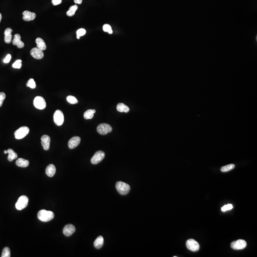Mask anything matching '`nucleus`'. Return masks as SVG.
Here are the masks:
<instances>
[{
	"label": "nucleus",
	"mask_w": 257,
	"mask_h": 257,
	"mask_svg": "<svg viewBox=\"0 0 257 257\" xmlns=\"http://www.w3.org/2000/svg\"><path fill=\"white\" fill-rule=\"evenodd\" d=\"M36 42L37 44V47L38 49H40L41 50L45 51L46 49V45L45 43V41L41 38H37L36 40Z\"/></svg>",
	"instance_id": "6ab92c4d"
},
{
	"label": "nucleus",
	"mask_w": 257,
	"mask_h": 257,
	"mask_svg": "<svg viewBox=\"0 0 257 257\" xmlns=\"http://www.w3.org/2000/svg\"><path fill=\"white\" fill-rule=\"evenodd\" d=\"M67 101L69 104H77L78 103V101L77 100V99L73 96H68L67 97Z\"/></svg>",
	"instance_id": "cd10ccee"
},
{
	"label": "nucleus",
	"mask_w": 257,
	"mask_h": 257,
	"mask_svg": "<svg viewBox=\"0 0 257 257\" xmlns=\"http://www.w3.org/2000/svg\"><path fill=\"white\" fill-rule=\"evenodd\" d=\"M7 153L9 154L8 156V159L9 162H12L14 159H16L18 157V155L11 149H9L7 150Z\"/></svg>",
	"instance_id": "5701e85b"
},
{
	"label": "nucleus",
	"mask_w": 257,
	"mask_h": 257,
	"mask_svg": "<svg viewBox=\"0 0 257 257\" xmlns=\"http://www.w3.org/2000/svg\"><path fill=\"white\" fill-rule=\"evenodd\" d=\"M23 20L26 22L34 20L36 18V14L34 13H32L31 11H25L23 13Z\"/></svg>",
	"instance_id": "2eb2a0df"
},
{
	"label": "nucleus",
	"mask_w": 257,
	"mask_h": 257,
	"mask_svg": "<svg viewBox=\"0 0 257 257\" xmlns=\"http://www.w3.org/2000/svg\"><path fill=\"white\" fill-rule=\"evenodd\" d=\"M56 168L54 165L51 164L48 165L46 169V174L48 176L52 177L56 173Z\"/></svg>",
	"instance_id": "a211bd4d"
},
{
	"label": "nucleus",
	"mask_w": 257,
	"mask_h": 257,
	"mask_svg": "<svg viewBox=\"0 0 257 257\" xmlns=\"http://www.w3.org/2000/svg\"><path fill=\"white\" fill-rule=\"evenodd\" d=\"M22 60H18L15 61V63L13 64V67L14 68L20 69L22 67Z\"/></svg>",
	"instance_id": "2f4dec72"
},
{
	"label": "nucleus",
	"mask_w": 257,
	"mask_h": 257,
	"mask_svg": "<svg viewBox=\"0 0 257 257\" xmlns=\"http://www.w3.org/2000/svg\"><path fill=\"white\" fill-rule=\"evenodd\" d=\"M75 4L81 5L82 3V0H74Z\"/></svg>",
	"instance_id": "e433bc0d"
},
{
	"label": "nucleus",
	"mask_w": 257,
	"mask_h": 257,
	"mask_svg": "<svg viewBox=\"0 0 257 257\" xmlns=\"http://www.w3.org/2000/svg\"><path fill=\"white\" fill-rule=\"evenodd\" d=\"M26 86L30 87L31 89H35L36 88V83L33 79H31L28 81L26 83Z\"/></svg>",
	"instance_id": "c85d7f7f"
},
{
	"label": "nucleus",
	"mask_w": 257,
	"mask_h": 257,
	"mask_svg": "<svg viewBox=\"0 0 257 257\" xmlns=\"http://www.w3.org/2000/svg\"><path fill=\"white\" fill-rule=\"evenodd\" d=\"M13 30L10 28H8L5 31V42L6 43L9 44L12 41V33Z\"/></svg>",
	"instance_id": "f3484780"
},
{
	"label": "nucleus",
	"mask_w": 257,
	"mask_h": 257,
	"mask_svg": "<svg viewBox=\"0 0 257 257\" xmlns=\"http://www.w3.org/2000/svg\"><path fill=\"white\" fill-rule=\"evenodd\" d=\"M116 188L119 193L123 195L127 194L131 190L129 185L122 181H118L116 183Z\"/></svg>",
	"instance_id": "f03ea898"
},
{
	"label": "nucleus",
	"mask_w": 257,
	"mask_h": 257,
	"mask_svg": "<svg viewBox=\"0 0 257 257\" xmlns=\"http://www.w3.org/2000/svg\"><path fill=\"white\" fill-rule=\"evenodd\" d=\"M78 9V6L77 5H74L72 6L69 10L67 11L66 14L67 16L69 17H72L75 14V12Z\"/></svg>",
	"instance_id": "393cba45"
},
{
	"label": "nucleus",
	"mask_w": 257,
	"mask_h": 257,
	"mask_svg": "<svg viewBox=\"0 0 257 257\" xmlns=\"http://www.w3.org/2000/svg\"><path fill=\"white\" fill-rule=\"evenodd\" d=\"M75 230L76 229L74 226L72 224H68L64 227L63 233L66 236H71L75 232Z\"/></svg>",
	"instance_id": "ddd939ff"
},
{
	"label": "nucleus",
	"mask_w": 257,
	"mask_h": 257,
	"mask_svg": "<svg viewBox=\"0 0 257 257\" xmlns=\"http://www.w3.org/2000/svg\"><path fill=\"white\" fill-rule=\"evenodd\" d=\"M16 164L17 166L20 167H27L29 165V160L19 158L16 160Z\"/></svg>",
	"instance_id": "412c9836"
},
{
	"label": "nucleus",
	"mask_w": 257,
	"mask_h": 257,
	"mask_svg": "<svg viewBox=\"0 0 257 257\" xmlns=\"http://www.w3.org/2000/svg\"><path fill=\"white\" fill-rule=\"evenodd\" d=\"M4 153H5V154L7 153V150H4Z\"/></svg>",
	"instance_id": "58836bf2"
},
{
	"label": "nucleus",
	"mask_w": 257,
	"mask_h": 257,
	"mask_svg": "<svg viewBox=\"0 0 257 257\" xmlns=\"http://www.w3.org/2000/svg\"><path fill=\"white\" fill-rule=\"evenodd\" d=\"M2 19V15L0 13V23L1 22Z\"/></svg>",
	"instance_id": "4c0bfd02"
},
{
	"label": "nucleus",
	"mask_w": 257,
	"mask_h": 257,
	"mask_svg": "<svg viewBox=\"0 0 257 257\" xmlns=\"http://www.w3.org/2000/svg\"><path fill=\"white\" fill-rule=\"evenodd\" d=\"M13 44L16 45L18 48H22L24 46V43L21 41V37L19 34H16L14 36L13 40Z\"/></svg>",
	"instance_id": "dca6fc26"
},
{
	"label": "nucleus",
	"mask_w": 257,
	"mask_h": 257,
	"mask_svg": "<svg viewBox=\"0 0 257 257\" xmlns=\"http://www.w3.org/2000/svg\"><path fill=\"white\" fill-rule=\"evenodd\" d=\"M11 59V55L10 54H8L6 57L5 58V59L4 60V62L5 63H9Z\"/></svg>",
	"instance_id": "f704fd0d"
},
{
	"label": "nucleus",
	"mask_w": 257,
	"mask_h": 257,
	"mask_svg": "<svg viewBox=\"0 0 257 257\" xmlns=\"http://www.w3.org/2000/svg\"><path fill=\"white\" fill-rule=\"evenodd\" d=\"M6 98V94L4 92H0V107H1L3 104V102Z\"/></svg>",
	"instance_id": "72a5a7b5"
},
{
	"label": "nucleus",
	"mask_w": 257,
	"mask_h": 257,
	"mask_svg": "<svg viewBox=\"0 0 257 257\" xmlns=\"http://www.w3.org/2000/svg\"><path fill=\"white\" fill-rule=\"evenodd\" d=\"M187 248L192 252H197L200 249V245L194 239H189L186 241Z\"/></svg>",
	"instance_id": "1a4fd4ad"
},
{
	"label": "nucleus",
	"mask_w": 257,
	"mask_h": 257,
	"mask_svg": "<svg viewBox=\"0 0 257 257\" xmlns=\"http://www.w3.org/2000/svg\"><path fill=\"white\" fill-rule=\"evenodd\" d=\"M30 54L32 56L36 59H42L44 57L43 51L38 49L37 47L33 48L30 51Z\"/></svg>",
	"instance_id": "9b49d317"
},
{
	"label": "nucleus",
	"mask_w": 257,
	"mask_h": 257,
	"mask_svg": "<svg viewBox=\"0 0 257 257\" xmlns=\"http://www.w3.org/2000/svg\"><path fill=\"white\" fill-rule=\"evenodd\" d=\"M30 132V129L28 127H21L14 132L15 138L18 140L23 139Z\"/></svg>",
	"instance_id": "20e7f679"
},
{
	"label": "nucleus",
	"mask_w": 257,
	"mask_h": 257,
	"mask_svg": "<svg viewBox=\"0 0 257 257\" xmlns=\"http://www.w3.org/2000/svg\"><path fill=\"white\" fill-rule=\"evenodd\" d=\"M103 30H104V32H108V33H110V34L113 33V32L112 27L109 24H104L103 26Z\"/></svg>",
	"instance_id": "7c9ffc66"
},
{
	"label": "nucleus",
	"mask_w": 257,
	"mask_h": 257,
	"mask_svg": "<svg viewBox=\"0 0 257 257\" xmlns=\"http://www.w3.org/2000/svg\"><path fill=\"white\" fill-rule=\"evenodd\" d=\"M2 257H10V249L8 247H5L2 250Z\"/></svg>",
	"instance_id": "bb28decb"
},
{
	"label": "nucleus",
	"mask_w": 257,
	"mask_h": 257,
	"mask_svg": "<svg viewBox=\"0 0 257 257\" xmlns=\"http://www.w3.org/2000/svg\"><path fill=\"white\" fill-rule=\"evenodd\" d=\"M105 154L104 151H98L94 154L91 159V163L93 164H97L104 158Z\"/></svg>",
	"instance_id": "6e6552de"
},
{
	"label": "nucleus",
	"mask_w": 257,
	"mask_h": 257,
	"mask_svg": "<svg viewBox=\"0 0 257 257\" xmlns=\"http://www.w3.org/2000/svg\"><path fill=\"white\" fill-rule=\"evenodd\" d=\"M113 128L110 125L106 123H102L98 125L97 127V131L99 134L101 135H106L108 133L111 132Z\"/></svg>",
	"instance_id": "39448f33"
},
{
	"label": "nucleus",
	"mask_w": 257,
	"mask_h": 257,
	"mask_svg": "<svg viewBox=\"0 0 257 257\" xmlns=\"http://www.w3.org/2000/svg\"><path fill=\"white\" fill-rule=\"evenodd\" d=\"M96 113V110L94 109L88 110L84 113V118L85 119H91L93 117L94 114Z\"/></svg>",
	"instance_id": "b1692460"
},
{
	"label": "nucleus",
	"mask_w": 257,
	"mask_h": 257,
	"mask_svg": "<svg viewBox=\"0 0 257 257\" xmlns=\"http://www.w3.org/2000/svg\"><path fill=\"white\" fill-rule=\"evenodd\" d=\"M233 207L232 204H229L228 205H224L223 207L221 208V211L222 212H226V211H228V210H231L233 208Z\"/></svg>",
	"instance_id": "473e14b6"
},
{
	"label": "nucleus",
	"mask_w": 257,
	"mask_h": 257,
	"mask_svg": "<svg viewBox=\"0 0 257 257\" xmlns=\"http://www.w3.org/2000/svg\"><path fill=\"white\" fill-rule=\"evenodd\" d=\"M235 168V165L233 164H230L226 166H223L221 169V171L223 172H229L231 170H232Z\"/></svg>",
	"instance_id": "a878e982"
},
{
	"label": "nucleus",
	"mask_w": 257,
	"mask_h": 257,
	"mask_svg": "<svg viewBox=\"0 0 257 257\" xmlns=\"http://www.w3.org/2000/svg\"><path fill=\"white\" fill-rule=\"evenodd\" d=\"M28 202L29 199L27 196H22L19 198L18 200L15 204V207L18 210L21 211L27 206Z\"/></svg>",
	"instance_id": "7ed1b4c3"
},
{
	"label": "nucleus",
	"mask_w": 257,
	"mask_h": 257,
	"mask_svg": "<svg viewBox=\"0 0 257 257\" xmlns=\"http://www.w3.org/2000/svg\"><path fill=\"white\" fill-rule=\"evenodd\" d=\"M81 142V138L79 137L75 136L71 138L68 142V147L70 149H73L77 147Z\"/></svg>",
	"instance_id": "4468645a"
},
{
	"label": "nucleus",
	"mask_w": 257,
	"mask_h": 257,
	"mask_svg": "<svg viewBox=\"0 0 257 257\" xmlns=\"http://www.w3.org/2000/svg\"><path fill=\"white\" fill-rule=\"evenodd\" d=\"M54 123L58 126H61L64 122V115L63 112L59 110L55 111L54 115Z\"/></svg>",
	"instance_id": "0eeeda50"
},
{
	"label": "nucleus",
	"mask_w": 257,
	"mask_h": 257,
	"mask_svg": "<svg viewBox=\"0 0 257 257\" xmlns=\"http://www.w3.org/2000/svg\"><path fill=\"white\" fill-rule=\"evenodd\" d=\"M33 104L36 108L39 110L44 109L46 106L45 99L41 96H37L34 98Z\"/></svg>",
	"instance_id": "423d86ee"
},
{
	"label": "nucleus",
	"mask_w": 257,
	"mask_h": 257,
	"mask_svg": "<svg viewBox=\"0 0 257 257\" xmlns=\"http://www.w3.org/2000/svg\"><path fill=\"white\" fill-rule=\"evenodd\" d=\"M117 110L121 113H128L130 111V108L122 103H119L117 105Z\"/></svg>",
	"instance_id": "4be33fe9"
},
{
	"label": "nucleus",
	"mask_w": 257,
	"mask_h": 257,
	"mask_svg": "<svg viewBox=\"0 0 257 257\" xmlns=\"http://www.w3.org/2000/svg\"><path fill=\"white\" fill-rule=\"evenodd\" d=\"M104 244V239L103 236H100L96 239L94 242V246L97 249H100L102 248Z\"/></svg>",
	"instance_id": "aec40b11"
},
{
	"label": "nucleus",
	"mask_w": 257,
	"mask_h": 257,
	"mask_svg": "<svg viewBox=\"0 0 257 257\" xmlns=\"http://www.w3.org/2000/svg\"><path fill=\"white\" fill-rule=\"evenodd\" d=\"M50 142L51 138L49 136L45 135L42 137L41 144L45 150H49L50 146Z\"/></svg>",
	"instance_id": "f8f14e48"
},
{
	"label": "nucleus",
	"mask_w": 257,
	"mask_h": 257,
	"mask_svg": "<svg viewBox=\"0 0 257 257\" xmlns=\"http://www.w3.org/2000/svg\"><path fill=\"white\" fill-rule=\"evenodd\" d=\"M62 0H52V5H57L61 4Z\"/></svg>",
	"instance_id": "c9c22d12"
},
{
	"label": "nucleus",
	"mask_w": 257,
	"mask_h": 257,
	"mask_svg": "<svg viewBox=\"0 0 257 257\" xmlns=\"http://www.w3.org/2000/svg\"><path fill=\"white\" fill-rule=\"evenodd\" d=\"M38 218L42 221L48 222L51 221L54 217V214L51 211L42 209L38 213Z\"/></svg>",
	"instance_id": "f257e3e1"
},
{
	"label": "nucleus",
	"mask_w": 257,
	"mask_h": 257,
	"mask_svg": "<svg viewBox=\"0 0 257 257\" xmlns=\"http://www.w3.org/2000/svg\"><path fill=\"white\" fill-rule=\"evenodd\" d=\"M86 33V31L83 28H81L77 30L76 32L77 38L78 39H80V37L84 36Z\"/></svg>",
	"instance_id": "c756f323"
},
{
	"label": "nucleus",
	"mask_w": 257,
	"mask_h": 257,
	"mask_svg": "<svg viewBox=\"0 0 257 257\" xmlns=\"http://www.w3.org/2000/svg\"><path fill=\"white\" fill-rule=\"evenodd\" d=\"M246 246L247 243L243 240H238L236 241H233L231 243V248L235 250L244 249Z\"/></svg>",
	"instance_id": "9d476101"
}]
</instances>
